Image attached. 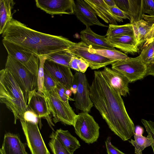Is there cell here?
Returning a JSON list of instances; mask_svg holds the SVG:
<instances>
[{
	"mask_svg": "<svg viewBox=\"0 0 154 154\" xmlns=\"http://www.w3.org/2000/svg\"><path fill=\"white\" fill-rule=\"evenodd\" d=\"M90 96L94 106L115 134L124 141L134 135L135 127L121 96L109 84L101 71L94 72Z\"/></svg>",
	"mask_w": 154,
	"mask_h": 154,
	"instance_id": "1",
	"label": "cell"
},
{
	"mask_svg": "<svg viewBox=\"0 0 154 154\" xmlns=\"http://www.w3.org/2000/svg\"><path fill=\"white\" fill-rule=\"evenodd\" d=\"M2 34L3 39L21 46L38 57L48 58L53 54L67 50L75 43L62 36L35 30L13 18Z\"/></svg>",
	"mask_w": 154,
	"mask_h": 154,
	"instance_id": "2",
	"label": "cell"
},
{
	"mask_svg": "<svg viewBox=\"0 0 154 154\" xmlns=\"http://www.w3.org/2000/svg\"><path fill=\"white\" fill-rule=\"evenodd\" d=\"M0 101L13 113L14 123L23 119L27 108L24 93L10 71L5 68L0 71Z\"/></svg>",
	"mask_w": 154,
	"mask_h": 154,
	"instance_id": "3",
	"label": "cell"
},
{
	"mask_svg": "<svg viewBox=\"0 0 154 154\" xmlns=\"http://www.w3.org/2000/svg\"><path fill=\"white\" fill-rule=\"evenodd\" d=\"M11 72L24 93L26 102L34 91H38L37 77L17 60L8 55L5 68Z\"/></svg>",
	"mask_w": 154,
	"mask_h": 154,
	"instance_id": "4",
	"label": "cell"
},
{
	"mask_svg": "<svg viewBox=\"0 0 154 154\" xmlns=\"http://www.w3.org/2000/svg\"><path fill=\"white\" fill-rule=\"evenodd\" d=\"M55 123L60 122L74 126L77 116L69 103L63 101L59 95L56 88L50 93H43Z\"/></svg>",
	"mask_w": 154,
	"mask_h": 154,
	"instance_id": "5",
	"label": "cell"
},
{
	"mask_svg": "<svg viewBox=\"0 0 154 154\" xmlns=\"http://www.w3.org/2000/svg\"><path fill=\"white\" fill-rule=\"evenodd\" d=\"M73 126L75 133L85 143H92L97 140L100 127L88 113L82 112L77 115Z\"/></svg>",
	"mask_w": 154,
	"mask_h": 154,
	"instance_id": "6",
	"label": "cell"
},
{
	"mask_svg": "<svg viewBox=\"0 0 154 154\" xmlns=\"http://www.w3.org/2000/svg\"><path fill=\"white\" fill-rule=\"evenodd\" d=\"M111 65L112 69L121 72L130 82L142 79L146 75L147 66L142 62L139 56L117 61Z\"/></svg>",
	"mask_w": 154,
	"mask_h": 154,
	"instance_id": "7",
	"label": "cell"
},
{
	"mask_svg": "<svg viewBox=\"0 0 154 154\" xmlns=\"http://www.w3.org/2000/svg\"><path fill=\"white\" fill-rule=\"evenodd\" d=\"M2 42L8 55L22 64L37 77L39 61L38 57L18 45L3 39Z\"/></svg>",
	"mask_w": 154,
	"mask_h": 154,
	"instance_id": "8",
	"label": "cell"
},
{
	"mask_svg": "<svg viewBox=\"0 0 154 154\" xmlns=\"http://www.w3.org/2000/svg\"><path fill=\"white\" fill-rule=\"evenodd\" d=\"M20 121L31 154H51L42 138L38 124L24 119Z\"/></svg>",
	"mask_w": 154,
	"mask_h": 154,
	"instance_id": "9",
	"label": "cell"
},
{
	"mask_svg": "<svg viewBox=\"0 0 154 154\" xmlns=\"http://www.w3.org/2000/svg\"><path fill=\"white\" fill-rule=\"evenodd\" d=\"M89 46L82 41L75 43L66 51L84 60L91 69H98L112 64L116 61L112 60L100 55L90 52Z\"/></svg>",
	"mask_w": 154,
	"mask_h": 154,
	"instance_id": "10",
	"label": "cell"
},
{
	"mask_svg": "<svg viewBox=\"0 0 154 154\" xmlns=\"http://www.w3.org/2000/svg\"><path fill=\"white\" fill-rule=\"evenodd\" d=\"M77 82L76 93L74 95L75 108L82 112L89 113L94 104L90 96V86L85 73L76 71L74 75Z\"/></svg>",
	"mask_w": 154,
	"mask_h": 154,
	"instance_id": "11",
	"label": "cell"
},
{
	"mask_svg": "<svg viewBox=\"0 0 154 154\" xmlns=\"http://www.w3.org/2000/svg\"><path fill=\"white\" fill-rule=\"evenodd\" d=\"M37 7L51 15L74 14L73 0H35Z\"/></svg>",
	"mask_w": 154,
	"mask_h": 154,
	"instance_id": "12",
	"label": "cell"
},
{
	"mask_svg": "<svg viewBox=\"0 0 154 154\" xmlns=\"http://www.w3.org/2000/svg\"><path fill=\"white\" fill-rule=\"evenodd\" d=\"M27 108L34 112L40 119H45L51 129L54 131L53 126L54 125L50 117L48 103L45 95L38 91L33 92L29 96Z\"/></svg>",
	"mask_w": 154,
	"mask_h": 154,
	"instance_id": "13",
	"label": "cell"
},
{
	"mask_svg": "<svg viewBox=\"0 0 154 154\" xmlns=\"http://www.w3.org/2000/svg\"><path fill=\"white\" fill-rule=\"evenodd\" d=\"M44 68L58 82L62 84L66 89H70L74 77L69 67L47 59L44 63Z\"/></svg>",
	"mask_w": 154,
	"mask_h": 154,
	"instance_id": "14",
	"label": "cell"
},
{
	"mask_svg": "<svg viewBox=\"0 0 154 154\" xmlns=\"http://www.w3.org/2000/svg\"><path fill=\"white\" fill-rule=\"evenodd\" d=\"M74 14L86 27L94 25L108 27L99 21L94 9L85 0L74 1Z\"/></svg>",
	"mask_w": 154,
	"mask_h": 154,
	"instance_id": "15",
	"label": "cell"
},
{
	"mask_svg": "<svg viewBox=\"0 0 154 154\" xmlns=\"http://www.w3.org/2000/svg\"><path fill=\"white\" fill-rule=\"evenodd\" d=\"M101 71L109 84L118 91L121 96L125 97L129 94L128 84L130 82L122 74L106 66Z\"/></svg>",
	"mask_w": 154,
	"mask_h": 154,
	"instance_id": "16",
	"label": "cell"
},
{
	"mask_svg": "<svg viewBox=\"0 0 154 154\" xmlns=\"http://www.w3.org/2000/svg\"><path fill=\"white\" fill-rule=\"evenodd\" d=\"M110 44L126 54H134L139 51L140 44L134 33L106 37Z\"/></svg>",
	"mask_w": 154,
	"mask_h": 154,
	"instance_id": "17",
	"label": "cell"
},
{
	"mask_svg": "<svg viewBox=\"0 0 154 154\" xmlns=\"http://www.w3.org/2000/svg\"><path fill=\"white\" fill-rule=\"evenodd\" d=\"M80 37L83 42L89 47L99 48L115 49L105 36L98 35L94 33L90 27L86 28L80 32Z\"/></svg>",
	"mask_w": 154,
	"mask_h": 154,
	"instance_id": "18",
	"label": "cell"
},
{
	"mask_svg": "<svg viewBox=\"0 0 154 154\" xmlns=\"http://www.w3.org/2000/svg\"><path fill=\"white\" fill-rule=\"evenodd\" d=\"M94 9L96 15L105 22L114 25H117V22H123V19L114 15L104 0H85Z\"/></svg>",
	"mask_w": 154,
	"mask_h": 154,
	"instance_id": "19",
	"label": "cell"
},
{
	"mask_svg": "<svg viewBox=\"0 0 154 154\" xmlns=\"http://www.w3.org/2000/svg\"><path fill=\"white\" fill-rule=\"evenodd\" d=\"M0 151L3 154H28L18 135L10 133L5 134Z\"/></svg>",
	"mask_w": 154,
	"mask_h": 154,
	"instance_id": "20",
	"label": "cell"
},
{
	"mask_svg": "<svg viewBox=\"0 0 154 154\" xmlns=\"http://www.w3.org/2000/svg\"><path fill=\"white\" fill-rule=\"evenodd\" d=\"M143 18L132 24L134 34L140 44L144 42L146 37L149 31L154 20V16L144 15Z\"/></svg>",
	"mask_w": 154,
	"mask_h": 154,
	"instance_id": "21",
	"label": "cell"
},
{
	"mask_svg": "<svg viewBox=\"0 0 154 154\" xmlns=\"http://www.w3.org/2000/svg\"><path fill=\"white\" fill-rule=\"evenodd\" d=\"M54 133L61 143L72 154L76 150L80 147L79 140L68 130H64L60 128L57 130Z\"/></svg>",
	"mask_w": 154,
	"mask_h": 154,
	"instance_id": "22",
	"label": "cell"
},
{
	"mask_svg": "<svg viewBox=\"0 0 154 154\" xmlns=\"http://www.w3.org/2000/svg\"><path fill=\"white\" fill-rule=\"evenodd\" d=\"M15 4L12 0H0V34L12 18V11Z\"/></svg>",
	"mask_w": 154,
	"mask_h": 154,
	"instance_id": "23",
	"label": "cell"
},
{
	"mask_svg": "<svg viewBox=\"0 0 154 154\" xmlns=\"http://www.w3.org/2000/svg\"><path fill=\"white\" fill-rule=\"evenodd\" d=\"M88 50L90 52L96 54L109 59L116 61L126 60L129 57L125 54L116 49L113 50L89 47Z\"/></svg>",
	"mask_w": 154,
	"mask_h": 154,
	"instance_id": "24",
	"label": "cell"
},
{
	"mask_svg": "<svg viewBox=\"0 0 154 154\" xmlns=\"http://www.w3.org/2000/svg\"><path fill=\"white\" fill-rule=\"evenodd\" d=\"M129 9L128 12L130 17V23L143 19L144 15L143 0H128Z\"/></svg>",
	"mask_w": 154,
	"mask_h": 154,
	"instance_id": "25",
	"label": "cell"
},
{
	"mask_svg": "<svg viewBox=\"0 0 154 154\" xmlns=\"http://www.w3.org/2000/svg\"><path fill=\"white\" fill-rule=\"evenodd\" d=\"M134 140L131 139L129 142L134 146L135 154H143V150L146 147L151 146V142L150 138L142 135H138L134 133Z\"/></svg>",
	"mask_w": 154,
	"mask_h": 154,
	"instance_id": "26",
	"label": "cell"
},
{
	"mask_svg": "<svg viewBox=\"0 0 154 154\" xmlns=\"http://www.w3.org/2000/svg\"><path fill=\"white\" fill-rule=\"evenodd\" d=\"M134 33L132 24H126L122 25L109 24L105 36L106 37Z\"/></svg>",
	"mask_w": 154,
	"mask_h": 154,
	"instance_id": "27",
	"label": "cell"
},
{
	"mask_svg": "<svg viewBox=\"0 0 154 154\" xmlns=\"http://www.w3.org/2000/svg\"><path fill=\"white\" fill-rule=\"evenodd\" d=\"M73 55V54L65 50L52 54L48 57L47 60L69 67V63Z\"/></svg>",
	"mask_w": 154,
	"mask_h": 154,
	"instance_id": "28",
	"label": "cell"
},
{
	"mask_svg": "<svg viewBox=\"0 0 154 154\" xmlns=\"http://www.w3.org/2000/svg\"><path fill=\"white\" fill-rule=\"evenodd\" d=\"M49 145L53 154H72L60 142L54 132L50 134Z\"/></svg>",
	"mask_w": 154,
	"mask_h": 154,
	"instance_id": "29",
	"label": "cell"
},
{
	"mask_svg": "<svg viewBox=\"0 0 154 154\" xmlns=\"http://www.w3.org/2000/svg\"><path fill=\"white\" fill-rule=\"evenodd\" d=\"M143 47L139 56L142 62L147 66L154 61V40Z\"/></svg>",
	"mask_w": 154,
	"mask_h": 154,
	"instance_id": "30",
	"label": "cell"
},
{
	"mask_svg": "<svg viewBox=\"0 0 154 154\" xmlns=\"http://www.w3.org/2000/svg\"><path fill=\"white\" fill-rule=\"evenodd\" d=\"M69 67L76 71L85 73L89 66L83 59L73 55L69 63Z\"/></svg>",
	"mask_w": 154,
	"mask_h": 154,
	"instance_id": "31",
	"label": "cell"
},
{
	"mask_svg": "<svg viewBox=\"0 0 154 154\" xmlns=\"http://www.w3.org/2000/svg\"><path fill=\"white\" fill-rule=\"evenodd\" d=\"M58 82L47 71L44 69V78L43 93H50L56 88Z\"/></svg>",
	"mask_w": 154,
	"mask_h": 154,
	"instance_id": "32",
	"label": "cell"
},
{
	"mask_svg": "<svg viewBox=\"0 0 154 154\" xmlns=\"http://www.w3.org/2000/svg\"><path fill=\"white\" fill-rule=\"evenodd\" d=\"M39 63L37 75L38 91L43 93L44 78V63L48 58L46 56L38 57Z\"/></svg>",
	"mask_w": 154,
	"mask_h": 154,
	"instance_id": "33",
	"label": "cell"
},
{
	"mask_svg": "<svg viewBox=\"0 0 154 154\" xmlns=\"http://www.w3.org/2000/svg\"><path fill=\"white\" fill-rule=\"evenodd\" d=\"M141 122L144 126L148 136L150 138L151 146L154 154V122L147 120L143 119L141 120Z\"/></svg>",
	"mask_w": 154,
	"mask_h": 154,
	"instance_id": "34",
	"label": "cell"
},
{
	"mask_svg": "<svg viewBox=\"0 0 154 154\" xmlns=\"http://www.w3.org/2000/svg\"><path fill=\"white\" fill-rule=\"evenodd\" d=\"M24 119L27 122H29L37 124H39L40 128L41 127V119L33 111L27 108L23 116Z\"/></svg>",
	"mask_w": 154,
	"mask_h": 154,
	"instance_id": "35",
	"label": "cell"
},
{
	"mask_svg": "<svg viewBox=\"0 0 154 154\" xmlns=\"http://www.w3.org/2000/svg\"><path fill=\"white\" fill-rule=\"evenodd\" d=\"M66 89L61 83L58 82L57 86V90L58 94L61 99L67 103H69V100L74 101V99L67 96L65 91Z\"/></svg>",
	"mask_w": 154,
	"mask_h": 154,
	"instance_id": "36",
	"label": "cell"
},
{
	"mask_svg": "<svg viewBox=\"0 0 154 154\" xmlns=\"http://www.w3.org/2000/svg\"><path fill=\"white\" fill-rule=\"evenodd\" d=\"M109 8L112 14L116 17L122 19H127L130 21V17L128 14L119 8L116 5Z\"/></svg>",
	"mask_w": 154,
	"mask_h": 154,
	"instance_id": "37",
	"label": "cell"
},
{
	"mask_svg": "<svg viewBox=\"0 0 154 154\" xmlns=\"http://www.w3.org/2000/svg\"><path fill=\"white\" fill-rule=\"evenodd\" d=\"M111 137H109L105 141L107 154H126L113 146L111 143Z\"/></svg>",
	"mask_w": 154,
	"mask_h": 154,
	"instance_id": "38",
	"label": "cell"
},
{
	"mask_svg": "<svg viewBox=\"0 0 154 154\" xmlns=\"http://www.w3.org/2000/svg\"><path fill=\"white\" fill-rule=\"evenodd\" d=\"M145 14L154 16V1L153 0H143Z\"/></svg>",
	"mask_w": 154,
	"mask_h": 154,
	"instance_id": "39",
	"label": "cell"
},
{
	"mask_svg": "<svg viewBox=\"0 0 154 154\" xmlns=\"http://www.w3.org/2000/svg\"><path fill=\"white\" fill-rule=\"evenodd\" d=\"M116 5L120 9L128 13L129 9L128 0H114Z\"/></svg>",
	"mask_w": 154,
	"mask_h": 154,
	"instance_id": "40",
	"label": "cell"
},
{
	"mask_svg": "<svg viewBox=\"0 0 154 154\" xmlns=\"http://www.w3.org/2000/svg\"><path fill=\"white\" fill-rule=\"evenodd\" d=\"M154 40V20L152 23L151 28L147 34L144 41V46L152 42Z\"/></svg>",
	"mask_w": 154,
	"mask_h": 154,
	"instance_id": "41",
	"label": "cell"
},
{
	"mask_svg": "<svg viewBox=\"0 0 154 154\" xmlns=\"http://www.w3.org/2000/svg\"><path fill=\"white\" fill-rule=\"evenodd\" d=\"M146 75H151L154 76V61L152 62L147 66Z\"/></svg>",
	"mask_w": 154,
	"mask_h": 154,
	"instance_id": "42",
	"label": "cell"
},
{
	"mask_svg": "<svg viewBox=\"0 0 154 154\" xmlns=\"http://www.w3.org/2000/svg\"><path fill=\"white\" fill-rule=\"evenodd\" d=\"M77 87V81L76 79L74 78L72 86L70 89V90L72 91V93L74 94V95L76 93Z\"/></svg>",
	"mask_w": 154,
	"mask_h": 154,
	"instance_id": "43",
	"label": "cell"
},
{
	"mask_svg": "<svg viewBox=\"0 0 154 154\" xmlns=\"http://www.w3.org/2000/svg\"><path fill=\"white\" fill-rule=\"evenodd\" d=\"M144 132V129L143 127L139 126H137L135 128L134 133L138 135H142Z\"/></svg>",
	"mask_w": 154,
	"mask_h": 154,
	"instance_id": "44",
	"label": "cell"
},
{
	"mask_svg": "<svg viewBox=\"0 0 154 154\" xmlns=\"http://www.w3.org/2000/svg\"><path fill=\"white\" fill-rule=\"evenodd\" d=\"M104 1L109 7H112L116 5L114 0H104Z\"/></svg>",
	"mask_w": 154,
	"mask_h": 154,
	"instance_id": "45",
	"label": "cell"
},
{
	"mask_svg": "<svg viewBox=\"0 0 154 154\" xmlns=\"http://www.w3.org/2000/svg\"><path fill=\"white\" fill-rule=\"evenodd\" d=\"M66 94L69 97H70L72 95V92L70 89H66L65 91Z\"/></svg>",
	"mask_w": 154,
	"mask_h": 154,
	"instance_id": "46",
	"label": "cell"
},
{
	"mask_svg": "<svg viewBox=\"0 0 154 154\" xmlns=\"http://www.w3.org/2000/svg\"><path fill=\"white\" fill-rule=\"evenodd\" d=\"M0 154H3L2 153V152L1 151H0Z\"/></svg>",
	"mask_w": 154,
	"mask_h": 154,
	"instance_id": "47",
	"label": "cell"
},
{
	"mask_svg": "<svg viewBox=\"0 0 154 154\" xmlns=\"http://www.w3.org/2000/svg\"><path fill=\"white\" fill-rule=\"evenodd\" d=\"M153 57L154 58V54H153Z\"/></svg>",
	"mask_w": 154,
	"mask_h": 154,
	"instance_id": "48",
	"label": "cell"
},
{
	"mask_svg": "<svg viewBox=\"0 0 154 154\" xmlns=\"http://www.w3.org/2000/svg\"></svg>",
	"mask_w": 154,
	"mask_h": 154,
	"instance_id": "49",
	"label": "cell"
},
{
	"mask_svg": "<svg viewBox=\"0 0 154 154\" xmlns=\"http://www.w3.org/2000/svg\"></svg>",
	"mask_w": 154,
	"mask_h": 154,
	"instance_id": "50",
	"label": "cell"
}]
</instances>
